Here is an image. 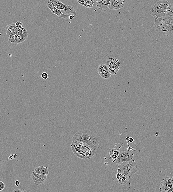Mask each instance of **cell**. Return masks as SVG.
<instances>
[{
  "label": "cell",
  "instance_id": "obj_1",
  "mask_svg": "<svg viewBox=\"0 0 173 192\" xmlns=\"http://www.w3.org/2000/svg\"><path fill=\"white\" fill-rule=\"evenodd\" d=\"M71 146L74 154L81 159H90L95 154V150L83 142L73 140Z\"/></svg>",
  "mask_w": 173,
  "mask_h": 192
},
{
  "label": "cell",
  "instance_id": "obj_2",
  "mask_svg": "<svg viewBox=\"0 0 173 192\" xmlns=\"http://www.w3.org/2000/svg\"><path fill=\"white\" fill-rule=\"evenodd\" d=\"M152 15L155 19L173 16V6L166 0H160L154 5Z\"/></svg>",
  "mask_w": 173,
  "mask_h": 192
},
{
  "label": "cell",
  "instance_id": "obj_3",
  "mask_svg": "<svg viewBox=\"0 0 173 192\" xmlns=\"http://www.w3.org/2000/svg\"><path fill=\"white\" fill-rule=\"evenodd\" d=\"M73 139L86 143L95 150L98 147L99 143L97 135L94 132L87 130L77 132L73 136Z\"/></svg>",
  "mask_w": 173,
  "mask_h": 192
},
{
  "label": "cell",
  "instance_id": "obj_4",
  "mask_svg": "<svg viewBox=\"0 0 173 192\" xmlns=\"http://www.w3.org/2000/svg\"><path fill=\"white\" fill-rule=\"evenodd\" d=\"M154 26L156 31L164 35H173V16L155 19Z\"/></svg>",
  "mask_w": 173,
  "mask_h": 192
},
{
  "label": "cell",
  "instance_id": "obj_5",
  "mask_svg": "<svg viewBox=\"0 0 173 192\" xmlns=\"http://www.w3.org/2000/svg\"><path fill=\"white\" fill-rule=\"evenodd\" d=\"M137 163L132 159L118 164V172L124 174L128 178H131L137 171Z\"/></svg>",
  "mask_w": 173,
  "mask_h": 192
},
{
  "label": "cell",
  "instance_id": "obj_6",
  "mask_svg": "<svg viewBox=\"0 0 173 192\" xmlns=\"http://www.w3.org/2000/svg\"><path fill=\"white\" fill-rule=\"evenodd\" d=\"M119 153L116 159L114 160L113 162L119 164L126 161H130L133 159L134 154L131 151L128 149H119Z\"/></svg>",
  "mask_w": 173,
  "mask_h": 192
},
{
  "label": "cell",
  "instance_id": "obj_7",
  "mask_svg": "<svg viewBox=\"0 0 173 192\" xmlns=\"http://www.w3.org/2000/svg\"><path fill=\"white\" fill-rule=\"evenodd\" d=\"M28 34L27 30L24 27H21L17 35L8 39L9 41L14 44L22 43L27 39Z\"/></svg>",
  "mask_w": 173,
  "mask_h": 192
},
{
  "label": "cell",
  "instance_id": "obj_8",
  "mask_svg": "<svg viewBox=\"0 0 173 192\" xmlns=\"http://www.w3.org/2000/svg\"><path fill=\"white\" fill-rule=\"evenodd\" d=\"M112 75H115L120 69V63L117 58H109L106 60V64Z\"/></svg>",
  "mask_w": 173,
  "mask_h": 192
},
{
  "label": "cell",
  "instance_id": "obj_9",
  "mask_svg": "<svg viewBox=\"0 0 173 192\" xmlns=\"http://www.w3.org/2000/svg\"><path fill=\"white\" fill-rule=\"evenodd\" d=\"M161 192H173V176L167 177L163 179L160 187Z\"/></svg>",
  "mask_w": 173,
  "mask_h": 192
},
{
  "label": "cell",
  "instance_id": "obj_10",
  "mask_svg": "<svg viewBox=\"0 0 173 192\" xmlns=\"http://www.w3.org/2000/svg\"><path fill=\"white\" fill-rule=\"evenodd\" d=\"M47 6L50 9L52 13L57 15L60 19L70 18V16L62 13L61 10L56 8L51 0H47Z\"/></svg>",
  "mask_w": 173,
  "mask_h": 192
},
{
  "label": "cell",
  "instance_id": "obj_11",
  "mask_svg": "<svg viewBox=\"0 0 173 192\" xmlns=\"http://www.w3.org/2000/svg\"><path fill=\"white\" fill-rule=\"evenodd\" d=\"M98 72L100 77L105 79H108L111 77L112 74L106 64H100L98 67Z\"/></svg>",
  "mask_w": 173,
  "mask_h": 192
},
{
  "label": "cell",
  "instance_id": "obj_12",
  "mask_svg": "<svg viewBox=\"0 0 173 192\" xmlns=\"http://www.w3.org/2000/svg\"><path fill=\"white\" fill-rule=\"evenodd\" d=\"M20 29L16 27L15 24H11L7 25L6 27V32L7 38L8 39L13 37L17 35Z\"/></svg>",
  "mask_w": 173,
  "mask_h": 192
},
{
  "label": "cell",
  "instance_id": "obj_13",
  "mask_svg": "<svg viewBox=\"0 0 173 192\" xmlns=\"http://www.w3.org/2000/svg\"><path fill=\"white\" fill-rule=\"evenodd\" d=\"M47 175H39L33 171L31 175L32 179L37 185H43L47 179Z\"/></svg>",
  "mask_w": 173,
  "mask_h": 192
},
{
  "label": "cell",
  "instance_id": "obj_14",
  "mask_svg": "<svg viewBox=\"0 0 173 192\" xmlns=\"http://www.w3.org/2000/svg\"><path fill=\"white\" fill-rule=\"evenodd\" d=\"M125 2V0H110L108 8L111 10L120 9L124 7Z\"/></svg>",
  "mask_w": 173,
  "mask_h": 192
},
{
  "label": "cell",
  "instance_id": "obj_15",
  "mask_svg": "<svg viewBox=\"0 0 173 192\" xmlns=\"http://www.w3.org/2000/svg\"><path fill=\"white\" fill-rule=\"evenodd\" d=\"M96 7L98 9L105 12L108 8L110 0H96Z\"/></svg>",
  "mask_w": 173,
  "mask_h": 192
},
{
  "label": "cell",
  "instance_id": "obj_16",
  "mask_svg": "<svg viewBox=\"0 0 173 192\" xmlns=\"http://www.w3.org/2000/svg\"><path fill=\"white\" fill-rule=\"evenodd\" d=\"M34 171L37 174L42 175H47L49 173L47 167H44L42 166L35 168Z\"/></svg>",
  "mask_w": 173,
  "mask_h": 192
},
{
  "label": "cell",
  "instance_id": "obj_17",
  "mask_svg": "<svg viewBox=\"0 0 173 192\" xmlns=\"http://www.w3.org/2000/svg\"><path fill=\"white\" fill-rule=\"evenodd\" d=\"M81 5L86 8H92L94 2V0H76Z\"/></svg>",
  "mask_w": 173,
  "mask_h": 192
},
{
  "label": "cell",
  "instance_id": "obj_18",
  "mask_svg": "<svg viewBox=\"0 0 173 192\" xmlns=\"http://www.w3.org/2000/svg\"><path fill=\"white\" fill-rule=\"evenodd\" d=\"M116 177L118 182L121 185H124L128 181V178L124 174L117 172Z\"/></svg>",
  "mask_w": 173,
  "mask_h": 192
},
{
  "label": "cell",
  "instance_id": "obj_19",
  "mask_svg": "<svg viewBox=\"0 0 173 192\" xmlns=\"http://www.w3.org/2000/svg\"><path fill=\"white\" fill-rule=\"evenodd\" d=\"M51 1L53 2L55 7L56 8L60 10H63L64 9L66 5L62 3L61 2L59 1V0H51Z\"/></svg>",
  "mask_w": 173,
  "mask_h": 192
},
{
  "label": "cell",
  "instance_id": "obj_20",
  "mask_svg": "<svg viewBox=\"0 0 173 192\" xmlns=\"http://www.w3.org/2000/svg\"><path fill=\"white\" fill-rule=\"evenodd\" d=\"M119 153V149H112L110 151L109 154L110 156L109 157V159H113L114 160L116 159L118 157V155Z\"/></svg>",
  "mask_w": 173,
  "mask_h": 192
},
{
  "label": "cell",
  "instance_id": "obj_21",
  "mask_svg": "<svg viewBox=\"0 0 173 192\" xmlns=\"http://www.w3.org/2000/svg\"><path fill=\"white\" fill-rule=\"evenodd\" d=\"M63 11L66 14L71 13L73 15H77V13H76V10L74 8L73 6L71 5H66Z\"/></svg>",
  "mask_w": 173,
  "mask_h": 192
},
{
  "label": "cell",
  "instance_id": "obj_22",
  "mask_svg": "<svg viewBox=\"0 0 173 192\" xmlns=\"http://www.w3.org/2000/svg\"><path fill=\"white\" fill-rule=\"evenodd\" d=\"M48 77H49V76H48V74L47 72H44L42 74L41 77L44 80H46L47 79Z\"/></svg>",
  "mask_w": 173,
  "mask_h": 192
},
{
  "label": "cell",
  "instance_id": "obj_23",
  "mask_svg": "<svg viewBox=\"0 0 173 192\" xmlns=\"http://www.w3.org/2000/svg\"><path fill=\"white\" fill-rule=\"evenodd\" d=\"M15 24L16 27H17L19 29L22 27V26L23 25V23H22L20 22V21H17V22H16V23Z\"/></svg>",
  "mask_w": 173,
  "mask_h": 192
},
{
  "label": "cell",
  "instance_id": "obj_24",
  "mask_svg": "<svg viewBox=\"0 0 173 192\" xmlns=\"http://www.w3.org/2000/svg\"><path fill=\"white\" fill-rule=\"evenodd\" d=\"M5 187V185L3 182L0 181V191L3 190Z\"/></svg>",
  "mask_w": 173,
  "mask_h": 192
},
{
  "label": "cell",
  "instance_id": "obj_25",
  "mask_svg": "<svg viewBox=\"0 0 173 192\" xmlns=\"http://www.w3.org/2000/svg\"><path fill=\"white\" fill-rule=\"evenodd\" d=\"M20 184V183L19 181V180H16V181H15V185H16V186L17 187H19V186Z\"/></svg>",
  "mask_w": 173,
  "mask_h": 192
},
{
  "label": "cell",
  "instance_id": "obj_26",
  "mask_svg": "<svg viewBox=\"0 0 173 192\" xmlns=\"http://www.w3.org/2000/svg\"><path fill=\"white\" fill-rule=\"evenodd\" d=\"M13 192H22V189H14L13 191Z\"/></svg>",
  "mask_w": 173,
  "mask_h": 192
},
{
  "label": "cell",
  "instance_id": "obj_27",
  "mask_svg": "<svg viewBox=\"0 0 173 192\" xmlns=\"http://www.w3.org/2000/svg\"><path fill=\"white\" fill-rule=\"evenodd\" d=\"M133 141H134V139L133 138H130L128 142H129L130 143H132L133 142Z\"/></svg>",
  "mask_w": 173,
  "mask_h": 192
},
{
  "label": "cell",
  "instance_id": "obj_28",
  "mask_svg": "<svg viewBox=\"0 0 173 192\" xmlns=\"http://www.w3.org/2000/svg\"><path fill=\"white\" fill-rule=\"evenodd\" d=\"M130 137H127L126 138V140L127 141H128V142L129 141L130 138Z\"/></svg>",
  "mask_w": 173,
  "mask_h": 192
},
{
  "label": "cell",
  "instance_id": "obj_29",
  "mask_svg": "<svg viewBox=\"0 0 173 192\" xmlns=\"http://www.w3.org/2000/svg\"><path fill=\"white\" fill-rule=\"evenodd\" d=\"M1 35H2V29L1 27H0V37H1Z\"/></svg>",
  "mask_w": 173,
  "mask_h": 192
}]
</instances>
